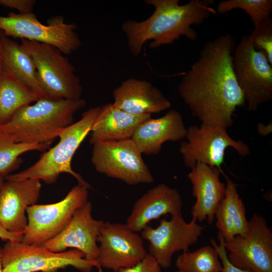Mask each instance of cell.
<instances>
[{"instance_id": "f546056e", "label": "cell", "mask_w": 272, "mask_h": 272, "mask_svg": "<svg viewBox=\"0 0 272 272\" xmlns=\"http://www.w3.org/2000/svg\"><path fill=\"white\" fill-rule=\"evenodd\" d=\"M161 268L155 258L148 253L143 259L135 265L112 272H161Z\"/></svg>"}, {"instance_id": "7402d4cb", "label": "cell", "mask_w": 272, "mask_h": 272, "mask_svg": "<svg viewBox=\"0 0 272 272\" xmlns=\"http://www.w3.org/2000/svg\"><path fill=\"white\" fill-rule=\"evenodd\" d=\"M225 176L227 179L226 193L217 208L215 218L218 234L227 241L237 235L245 236L249 230V221L235 184Z\"/></svg>"}, {"instance_id": "2e32d148", "label": "cell", "mask_w": 272, "mask_h": 272, "mask_svg": "<svg viewBox=\"0 0 272 272\" xmlns=\"http://www.w3.org/2000/svg\"><path fill=\"white\" fill-rule=\"evenodd\" d=\"M6 180L0 190V225L11 233L23 234L28 223L26 209L38 201L41 181Z\"/></svg>"}, {"instance_id": "ba28073f", "label": "cell", "mask_w": 272, "mask_h": 272, "mask_svg": "<svg viewBox=\"0 0 272 272\" xmlns=\"http://www.w3.org/2000/svg\"><path fill=\"white\" fill-rule=\"evenodd\" d=\"M233 67L248 110L255 111L272 99V65L263 51L254 48L248 35L235 47Z\"/></svg>"}, {"instance_id": "d6986e66", "label": "cell", "mask_w": 272, "mask_h": 272, "mask_svg": "<svg viewBox=\"0 0 272 272\" xmlns=\"http://www.w3.org/2000/svg\"><path fill=\"white\" fill-rule=\"evenodd\" d=\"M114 105L135 115L157 113L169 109L170 101L150 82L127 79L113 91Z\"/></svg>"}, {"instance_id": "e0dca14e", "label": "cell", "mask_w": 272, "mask_h": 272, "mask_svg": "<svg viewBox=\"0 0 272 272\" xmlns=\"http://www.w3.org/2000/svg\"><path fill=\"white\" fill-rule=\"evenodd\" d=\"M222 170L216 167L196 164L188 175L192 184V193L195 198L191 214L199 222L206 221L212 225L215 220L218 206L223 199L226 190V184L220 179Z\"/></svg>"}, {"instance_id": "30bf717a", "label": "cell", "mask_w": 272, "mask_h": 272, "mask_svg": "<svg viewBox=\"0 0 272 272\" xmlns=\"http://www.w3.org/2000/svg\"><path fill=\"white\" fill-rule=\"evenodd\" d=\"M93 146L91 161L98 172L129 185L154 182L142 154L131 139L100 142Z\"/></svg>"}, {"instance_id": "9a60e30c", "label": "cell", "mask_w": 272, "mask_h": 272, "mask_svg": "<svg viewBox=\"0 0 272 272\" xmlns=\"http://www.w3.org/2000/svg\"><path fill=\"white\" fill-rule=\"evenodd\" d=\"M104 222L93 218L92 205L88 201L75 211L59 234L40 246L54 252H64L69 248L76 249L84 254L86 260L97 262V239Z\"/></svg>"}, {"instance_id": "d4e9b609", "label": "cell", "mask_w": 272, "mask_h": 272, "mask_svg": "<svg viewBox=\"0 0 272 272\" xmlns=\"http://www.w3.org/2000/svg\"><path fill=\"white\" fill-rule=\"evenodd\" d=\"M175 266L185 272H219L222 267L216 250L211 246L183 252L177 257Z\"/></svg>"}, {"instance_id": "4fadbf2b", "label": "cell", "mask_w": 272, "mask_h": 272, "mask_svg": "<svg viewBox=\"0 0 272 272\" xmlns=\"http://www.w3.org/2000/svg\"><path fill=\"white\" fill-rule=\"evenodd\" d=\"M224 245L234 266L251 272H272V232L263 216L253 214L247 234L224 240Z\"/></svg>"}, {"instance_id": "44dd1931", "label": "cell", "mask_w": 272, "mask_h": 272, "mask_svg": "<svg viewBox=\"0 0 272 272\" xmlns=\"http://www.w3.org/2000/svg\"><path fill=\"white\" fill-rule=\"evenodd\" d=\"M151 117V114L132 115L107 103L101 107L92 126L90 143L130 139L138 126Z\"/></svg>"}, {"instance_id": "277c9868", "label": "cell", "mask_w": 272, "mask_h": 272, "mask_svg": "<svg viewBox=\"0 0 272 272\" xmlns=\"http://www.w3.org/2000/svg\"><path fill=\"white\" fill-rule=\"evenodd\" d=\"M101 107L91 108L84 112L81 118L63 129L59 133L58 143L44 152L39 160L28 168L5 177L7 180L36 179L47 184L56 182L59 175L68 173L78 181V184L87 188L91 186L72 167V161L76 152L87 135L97 116Z\"/></svg>"}, {"instance_id": "d590c367", "label": "cell", "mask_w": 272, "mask_h": 272, "mask_svg": "<svg viewBox=\"0 0 272 272\" xmlns=\"http://www.w3.org/2000/svg\"><path fill=\"white\" fill-rule=\"evenodd\" d=\"M175 272H185V271L181 270H178V269L177 271H176Z\"/></svg>"}, {"instance_id": "8992f818", "label": "cell", "mask_w": 272, "mask_h": 272, "mask_svg": "<svg viewBox=\"0 0 272 272\" xmlns=\"http://www.w3.org/2000/svg\"><path fill=\"white\" fill-rule=\"evenodd\" d=\"M2 272H58L72 266L82 272H90L99 266L85 258L76 249L61 252L50 251L41 246L29 245L21 242L7 241L2 248Z\"/></svg>"}, {"instance_id": "e575fe53", "label": "cell", "mask_w": 272, "mask_h": 272, "mask_svg": "<svg viewBox=\"0 0 272 272\" xmlns=\"http://www.w3.org/2000/svg\"><path fill=\"white\" fill-rule=\"evenodd\" d=\"M2 67H3V63H2V59H1V57L0 56V72L2 69Z\"/></svg>"}, {"instance_id": "4316f807", "label": "cell", "mask_w": 272, "mask_h": 272, "mask_svg": "<svg viewBox=\"0 0 272 272\" xmlns=\"http://www.w3.org/2000/svg\"><path fill=\"white\" fill-rule=\"evenodd\" d=\"M235 9L245 11L250 16L254 28L270 17L272 11L271 0H225L219 3L217 13H226Z\"/></svg>"}, {"instance_id": "ac0fdd59", "label": "cell", "mask_w": 272, "mask_h": 272, "mask_svg": "<svg viewBox=\"0 0 272 272\" xmlns=\"http://www.w3.org/2000/svg\"><path fill=\"white\" fill-rule=\"evenodd\" d=\"M183 202L178 191L164 183L151 188L134 203L126 224L135 232H141L153 220L169 214H182Z\"/></svg>"}, {"instance_id": "4dcf8cb0", "label": "cell", "mask_w": 272, "mask_h": 272, "mask_svg": "<svg viewBox=\"0 0 272 272\" xmlns=\"http://www.w3.org/2000/svg\"><path fill=\"white\" fill-rule=\"evenodd\" d=\"M36 0H0V6L15 9L19 14H27L32 13Z\"/></svg>"}, {"instance_id": "6da1fadb", "label": "cell", "mask_w": 272, "mask_h": 272, "mask_svg": "<svg viewBox=\"0 0 272 272\" xmlns=\"http://www.w3.org/2000/svg\"><path fill=\"white\" fill-rule=\"evenodd\" d=\"M235 47L228 34L206 42L178 86L180 98L201 123L227 129L233 123L237 108L245 107L233 71Z\"/></svg>"}, {"instance_id": "9c48e42d", "label": "cell", "mask_w": 272, "mask_h": 272, "mask_svg": "<svg viewBox=\"0 0 272 272\" xmlns=\"http://www.w3.org/2000/svg\"><path fill=\"white\" fill-rule=\"evenodd\" d=\"M88 198V189L77 184L60 201L35 204L26 209L28 223L21 242L41 246L59 234L69 224L75 211Z\"/></svg>"}, {"instance_id": "3957f363", "label": "cell", "mask_w": 272, "mask_h": 272, "mask_svg": "<svg viewBox=\"0 0 272 272\" xmlns=\"http://www.w3.org/2000/svg\"><path fill=\"white\" fill-rule=\"evenodd\" d=\"M86 102L79 100L42 97L33 105L18 109L0 129L15 142L48 146L65 127L73 123L74 115Z\"/></svg>"}, {"instance_id": "484cf974", "label": "cell", "mask_w": 272, "mask_h": 272, "mask_svg": "<svg viewBox=\"0 0 272 272\" xmlns=\"http://www.w3.org/2000/svg\"><path fill=\"white\" fill-rule=\"evenodd\" d=\"M49 146L15 142L12 137L0 129V174L5 177L17 170L22 162L20 156L32 151H44Z\"/></svg>"}, {"instance_id": "7a4b0ae2", "label": "cell", "mask_w": 272, "mask_h": 272, "mask_svg": "<svg viewBox=\"0 0 272 272\" xmlns=\"http://www.w3.org/2000/svg\"><path fill=\"white\" fill-rule=\"evenodd\" d=\"M178 0H146L145 3L154 8L148 18L141 22L127 20L121 28L125 33L130 51L135 56L141 52L143 45L151 40L149 47L156 48L172 44L184 36L193 41L197 38L191 27L202 23L216 10L213 0H191L179 5Z\"/></svg>"}, {"instance_id": "ffe728a7", "label": "cell", "mask_w": 272, "mask_h": 272, "mask_svg": "<svg viewBox=\"0 0 272 272\" xmlns=\"http://www.w3.org/2000/svg\"><path fill=\"white\" fill-rule=\"evenodd\" d=\"M186 133L181 114L172 109L160 118L151 117L142 122L131 139L142 154L157 155L165 142L182 141Z\"/></svg>"}, {"instance_id": "f1b7e54d", "label": "cell", "mask_w": 272, "mask_h": 272, "mask_svg": "<svg viewBox=\"0 0 272 272\" xmlns=\"http://www.w3.org/2000/svg\"><path fill=\"white\" fill-rule=\"evenodd\" d=\"M218 239L219 241V244H217L214 238L210 239V243L216 250L222 265V269L219 272H251L248 270L241 269L233 265L227 257V252L224 245V239L219 234Z\"/></svg>"}, {"instance_id": "52a82bcc", "label": "cell", "mask_w": 272, "mask_h": 272, "mask_svg": "<svg viewBox=\"0 0 272 272\" xmlns=\"http://www.w3.org/2000/svg\"><path fill=\"white\" fill-rule=\"evenodd\" d=\"M47 23H41L33 13L21 14L12 12L7 16H0V30L7 37L50 45L64 55L80 47L82 42L75 31V23H65L61 16L49 18Z\"/></svg>"}, {"instance_id": "603a6c76", "label": "cell", "mask_w": 272, "mask_h": 272, "mask_svg": "<svg viewBox=\"0 0 272 272\" xmlns=\"http://www.w3.org/2000/svg\"><path fill=\"white\" fill-rule=\"evenodd\" d=\"M0 56L3 65L39 98L46 97L30 55L20 44L1 32Z\"/></svg>"}, {"instance_id": "1f68e13d", "label": "cell", "mask_w": 272, "mask_h": 272, "mask_svg": "<svg viewBox=\"0 0 272 272\" xmlns=\"http://www.w3.org/2000/svg\"><path fill=\"white\" fill-rule=\"evenodd\" d=\"M23 234L13 233L6 230L0 225V238L11 242H21Z\"/></svg>"}, {"instance_id": "8fae6325", "label": "cell", "mask_w": 272, "mask_h": 272, "mask_svg": "<svg viewBox=\"0 0 272 272\" xmlns=\"http://www.w3.org/2000/svg\"><path fill=\"white\" fill-rule=\"evenodd\" d=\"M187 141H182L179 151L184 163L190 169L201 163L221 170L226 150L233 148L240 156L249 154L248 145L240 140H235L224 127L201 123L187 128Z\"/></svg>"}, {"instance_id": "cb8c5ba5", "label": "cell", "mask_w": 272, "mask_h": 272, "mask_svg": "<svg viewBox=\"0 0 272 272\" xmlns=\"http://www.w3.org/2000/svg\"><path fill=\"white\" fill-rule=\"evenodd\" d=\"M39 97L3 65L0 72V126L22 107Z\"/></svg>"}, {"instance_id": "5bb4252c", "label": "cell", "mask_w": 272, "mask_h": 272, "mask_svg": "<svg viewBox=\"0 0 272 272\" xmlns=\"http://www.w3.org/2000/svg\"><path fill=\"white\" fill-rule=\"evenodd\" d=\"M97 242L98 264L112 271L131 267L148 253L141 235L126 224L104 222Z\"/></svg>"}, {"instance_id": "836d02e7", "label": "cell", "mask_w": 272, "mask_h": 272, "mask_svg": "<svg viewBox=\"0 0 272 272\" xmlns=\"http://www.w3.org/2000/svg\"><path fill=\"white\" fill-rule=\"evenodd\" d=\"M0 272H2V248L0 247Z\"/></svg>"}, {"instance_id": "8d00e7d4", "label": "cell", "mask_w": 272, "mask_h": 272, "mask_svg": "<svg viewBox=\"0 0 272 272\" xmlns=\"http://www.w3.org/2000/svg\"><path fill=\"white\" fill-rule=\"evenodd\" d=\"M0 39H1V32H0Z\"/></svg>"}, {"instance_id": "5b68a950", "label": "cell", "mask_w": 272, "mask_h": 272, "mask_svg": "<svg viewBox=\"0 0 272 272\" xmlns=\"http://www.w3.org/2000/svg\"><path fill=\"white\" fill-rule=\"evenodd\" d=\"M22 47L30 55L36 66L46 97L79 100L82 86L75 69L56 47L36 41L21 39Z\"/></svg>"}, {"instance_id": "83f0119b", "label": "cell", "mask_w": 272, "mask_h": 272, "mask_svg": "<svg viewBox=\"0 0 272 272\" xmlns=\"http://www.w3.org/2000/svg\"><path fill=\"white\" fill-rule=\"evenodd\" d=\"M248 36L254 48L263 51L272 65V20L270 16L254 27Z\"/></svg>"}, {"instance_id": "d6a6232c", "label": "cell", "mask_w": 272, "mask_h": 272, "mask_svg": "<svg viewBox=\"0 0 272 272\" xmlns=\"http://www.w3.org/2000/svg\"><path fill=\"white\" fill-rule=\"evenodd\" d=\"M5 181V177L0 174V190Z\"/></svg>"}, {"instance_id": "7c38bea8", "label": "cell", "mask_w": 272, "mask_h": 272, "mask_svg": "<svg viewBox=\"0 0 272 272\" xmlns=\"http://www.w3.org/2000/svg\"><path fill=\"white\" fill-rule=\"evenodd\" d=\"M197 222L192 217L187 223L180 214L171 216L169 220L162 219L156 228L148 225L141 231V236L149 242L148 253L161 267H169L175 252L188 251L189 248L197 242L205 228Z\"/></svg>"}]
</instances>
